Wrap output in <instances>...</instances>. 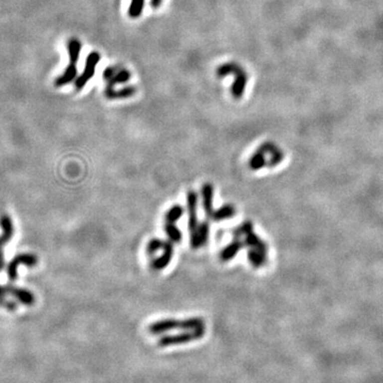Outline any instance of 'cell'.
<instances>
[{"label":"cell","mask_w":383,"mask_h":383,"mask_svg":"<svg viewBox=\"0 0 383 383\" xmlns=\"http://www.w3.org/2000/svg\"><path fill=\"white\" fill-rule=\"evenodd\" d=\"M100 61V54L97 51H93L89 55H87L85 61V67L82 71V74L80 75L75 81V87L77 91H81L83 87L86 85V83L90 81L93 78L96 67H97L98 63Z\"/></svg>","instance_id":"8992f818"},{"label":"cell","mask_w":383,"mask_h":383,"mask_svg":"<svg viewBox=\"0 0 383 383\" xmlns=\"http://www.w3.org/2000/svg\"><path fill=\"white\" fill-rule=\"evenodd\" d=\"M213 201H214V187L211 183L206 182L201 187V205L202 209L209 217L214 211L213 209Z\"/></svg>","instance_id":"7c38bea8"},{"label":"cell","mask_w":383,"mask_h":383,"mask_svg":"<svg viewBox=\"0 0 383 383\" xmlns=\"http://www.w3.org/2000/svg\"><path fill=\"white\" fill-rule=\"evenodd\" d=\"M190 233H191L192 248L193 249L201 248V247H203L206 244L207 238H209V233H210L209 220L205 219V220H202L201 222H199L198 227Z\"/></svg>","instance_id":"9c48e42d"},{"label":"cell","mask_w":383,"mask_h":383,"mask_svg":"<svg viewBox=\"0 0 383 383\" xmlns=\"http://www.w3.org/2000/svg\"><path fill=\"white\" fill-rule=\"evenodd\" d=\"M230 74L234 75V82L232 87H231V93H232L234 98L238 99L244 94L246 82L248 78H247L245 70L241 66L236 65L235 63H226L217 68V76L219 78L226 77Z\"/></svg>","instance_id":"3957f363"},{"label":"cell","mask_w":383,"mask_h":383,"mask_svg":"<svg viewBox=\"0 0 383 383\" xmlns=\"http://www.w3.org/2000/svg\"><path fill=\"white\" fill-rule=\"evenodd\" d=\"M135 94V89L133 86H127V87H124V89L122 90H118V91H113L110 94H107L106 97L108 99H124V98H128V97H132V96Z\"/></svg>","instance_id":"d6986e66"},{"label":"cell","mask_w":383,"mask_h":383,"mask_svg":"<svg viewBox=\"0 0 383 383\" xmlns=\"http://www.w3.org/2000/svg\"><path fill=\"white\" fill-rule=\"evenodd\" d=\"M165 243H166V241H163V239H161V238H158V237L151 238L146 246V252L148 254V257L154 258L155 254L158 251L163 250Z\"/></svg>","instance_id":"ac0fdd59"},{"label":"cell","mask_w":383,"mask_h":383,"mask_svg":"<svg viewBox=\"0 0 383 383\" xmlns=\"http://www.w3.org/2000/svg\"><path fill=\"white\" fill-rule=\"evenodd\" d=\"M235 214V209L232 204H225L217 210H214L212 214L210 215L207 219H211L213 221H221L223 219H228L233 217Z\"/></svg>","instance_id":"9a60e30c"},{"label":"cell","mask_w":383,"mask_h":383,"mask_svg":"<svg viewBox=\"0 0 383 383\" xmlns=\"http://www.w3.org/2000/svg\"><path fill=\"white\" fill-rule=\"evenodd\" d=\"M144 4H145V0H132L129 10H128V14L131 18H139L141 14L143 13Z\"/></svg>","instance_id":"ffe728a7"},{"label":"cell","mask_w":383,"mask_h":383,"mask_svg":"<svg viewBox=\"0 0 383 383\" xmlns=\"http://www.w3.org/2000/svg\"><path fill=\"white\" fill-rule=\"evenodd\" d=\"M5 294H6L5 286L0 285V307H4V308H6L7 310H10V311L15 310L16 309V305H15L14 302L7 301L5 299Z\"/></svg>","instance_id":"44dd1931"},{"label":"cell","mask_w":383,"mask_h":383,"mask_svg":"<svg viewBox=\"0 0 383 383\" xmlns=\"http://www.w3.org/2000/svg\"><path fill=\"white\" fill-rule=\"evenodd\" d=\"M185 214V207L181 204H175L167 210L165 214V222H177Z\"/></svg>","instance_id":"e0dca14e"},{"label":"cell","mask_w":383,"mask_h":383,"mask_svg":"<svg viewBox=\"0 0 383 383\" xmlns=\"http://www.w3.org/2000/svg\"><path fill=\"white\" fill-rule=\"evenodd\" d=\"M162 1H163V0H151L150 5L153 6L154 9H158V7H159L160 5H161Z\"/></svg>","instance_id":"7402d4cb"},{"label":"cell","mask_w":383,"mask_h":383,"mask_svg":"<svg viewBox=\"0 0 383 383\" xmlns=\"http://www.w3.org/2000/svg\"><path fill=\"white\" fill-rule=\"evenodd\" d=\"M0 227L2 228V235L0 236V271H1L4 267L3 246L11 241L14 233L13 222L9 215L2 214L1 216H0Z\"/></svg>","instance_id":"ba28073f"},{"label":"cell","mask_w":383,"mask_h":383,"mask_svg":"<svg viewBox=\"0 0 383 383\" xmlns=\"http://www.w3.org/2000/svg\"><path fill=\"white\" fill-rule=\"evenodd\" d=\"M243 246H244V243L239 241L238 237H235L234 241H232L230 244L223 247V248L220 250L219 260L221 262H228L230 260H232L236 255V253L242 249Z\"/></svg>","instance_id":"5bb4252c"},{"label":"cell","mask_w":383,"mask_h":383,"mask_svg":"<svg viewBox=\"0 0 383 383\" xmlns=\"http://www.w3.org/2000/svg\"><path fill=\"white\" fill-rule=\"evenodd\" d=\"M164 231L165 233L167 235V238H169V241H171L173 244L174 243H181L182 242V238H183V234L181 232V230L176 226V223L174 222H165V226H164Z\"/></svg>","instance_id":"2e32d148"},{"label":"cell","mask_w":383,"mask_h":383,"mask_svg":"<svg viewBox=\"0 0 383 383\" xmlns=\"http://www.w3.org/2000/svg\"><path fill=\"white\" fill-rule=\"evenodd\" d=\"M197 207H198V194L194 190H190L187 193V209L189 214L190 232L194 231L199 225L198 216H197Z\"/></svg>","instance_id":"30bf717a"},{"label":"cell","mask_w":383,"mask_h":383,"mask_svg":"<svg viewBox=\"0 0 383 383\" xmlns=\"http://www.w3.org/2000/svg\"><path fill=\"white\" fill-rule=\"evenodd\" d=\"M131 78V73L128 69L119 66H109L103 71V79L107 81V89L105 94H110L115 91V84H125Z\"/></svg>","instance_id":"5b68a950"},{"label":"cell","mask_w":383,"mask_h":383,"mask_svg":"<svg viewBox=\"0 0 383 383\" xmlns=\"http://www.w3.org/2000/svg\"><path fill=\"white\" fill-rule=\"evenodd\" d=\"M204 334H205L204 327H202V328L194 329V330H183V332H180L178 334L164 335V337H162L158 341V345L160 347H169V346L188 344V343L202 339L204 337Z\"/></svg>","instance_id":"277c9868"},{"label":"cell","mask_w":383,"mask_h":383,"mask_svg":"<svg viewBox=\"0 0 383 383\" xmlns=\"http://www.w3.org/2000/svg\"><path fill=\"white\" fill-rule=\"evenodd\" d=\"M5 291L6 293L11 294L13 297H15L20 303H22V305L32 306L35 301L34 295L26 289H22V287H15L9 285L5 286Z\"/></svg>","instance_id":"4fadbf2b"},{"label":"cell","mask_w":383,"mask_h":383,"mask_svg":"<svg viewBox=\"0 0 383 383\" xmlns=\"http://www.w3.org/2000/svg\"><path fill=\"white\" fill-rule=\"evenodd\" d=\"M204 327V321L201 317H189L185 319L165 318L160 319L148 327V331L151 334H162L173 330H194Z\"/></svg>","instance_id":"6da1fadb"},{"label":"cell","mask_w":383,"mask_h":383,"mask_svg":"<svg viewBox=\"0 0 383 383\" xmlns=\"http://www.w3.org/2000/svg\"><path fill=\"white\" fill-rule=\"evenodd\" d=\"M82 44L78 38H70L67 41V52L69 57V65L64 70V73L54 80V85L61 87L73 82L77 77V63L81 53Z\"/></svg>","instance_id":"7a4b0ae2"},{"label":"cell","mask_w":383,"mask_h":383,"mask_svg":"<svg viewBox=\"0 0 383 383\" xmlns=\"http://www.w3.org/2000/svg\"><path fill=\"white\" fill-rule=\"evenodd\" d=\"M174 255V246L171 241H166L164 248L162 250V254L158 258H151L150 266L155 271H160L165 269L170 265V263L173 260Z\"/></svg>","instance_id":"8fae6325"},{"label":"cell","mask_w":383,"mask_h":383,"mask_svg":"<svg viewBox=\"0 0 383 383\" xmlns=\"http://www.w3.org/2000/svg\"><path fill=\"white\" fill-rule=\"evenodd\" d=\"M37 263V258L35 254L32 253H19L15 255L14 259L7 264L6 274L7 278L11 281H15L18 277L17 269L20 265H26L28 267H34Z\"/></svg>","instance_id":"52a82bcc"}]
</instances>
